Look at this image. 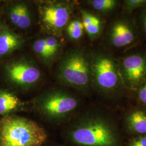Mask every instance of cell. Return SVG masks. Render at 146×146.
<instances>
[{
	"mask_svg": "<svg viewBox=\"0 0 146 146\" xmlns=\"http://www.w3.org/2000/svg\"><path fill=\"white\" fill-rule=\"evenodd\" d=\"M56 76L59 82L84 91L93 85L92 55L80 48L64 53L58 63Z\"/></svg>",
	"mask_w": 146,
	"mask_h": 146,
	"instance_id": "cell-1",
	"label": "cell"
},
{
	"mask_svg": "<svg viewBox=\"0 0 146 146\" xmlns=\"http://www.w3.org/2000/svg\"><path fill=\"white\" fill-rule=\"evenodd\" d=\"M46 131L25 117L7 115L0 121V146H42Z\"/></svg>",
	"mask_w": 146,
	"mask_h": 146,
	"instance_id": "cell-2",
	"label": "cell"
},
{
	"mask_svg": "<svg viewBox=\"0 0 146 146\" xmlns=\"http://www.w3.org/2000/svg\"><path fill=\"white\" fill-rule=\"evenodd\" d=\"M93 85L104 92L115 91L122 83L119 64L110 54L98 52L92 55Z\"/></svg>",
	"mask_w": 146,
	"mask_h": 146,
	"instance_id": "cell-3",
	"label": "cell"
},
{
	"mask_svg": "<svg viewBox=\"0 0 146 146\" xmlns=\"http://www.w3.org/2000/svg\"><path fill=\"white\" fill-rule=\"evenodd\" d=\"M3 72L9 84L22 90L33 88L39 83L42 77V72L36 63L24 57L7 62Z\"/></svg>",
	"mask_w": 146,
	"mask_h": 146,
	"instance_id": "cell-4",
	"label": "cell"
},
{
	"mask_svg": "<svg viewBox=\"0 0 146 146\" xmlns=\"http://www.w3.org/2000/svg\"><path fill=\"white\" fill-rule=\"evenodd\" d=\"M73 139L84 146H113L116 141L108 123L100 118L89 119L78 127L73 131Z\"/></svg>",
	"mask_w": 146,
	"mask_h": 146,
	"instance_id": "cell-5",
	"label": "cell"
},
{
	"mask_svg": "<svg viewBox=\"0 0 146 146\" xmlns=\"http://www.w3.org/2000/svg\"><path fill=\"white\" fill-rule=\"evenodd\" d=\"M41 24L44 29L53 36H60L72 13L68 2L44 1L38 5Z\"/></svg>",
	"mask_w": 146,
	"mask_h": 146,
	"instance_id": "cell-6",
	"label": "cell"
},
{
	"mask_svg": "<svg viewBox=\"0 0 146 146\" xmlns=\"http://www.w3.org/2000/svg\"><path fill=\"white\" fill-rule=\"evenodd\" d=\"M40 111L50 118H60L72 112L78 101L72 95L62 90H54L46 93L38 100Z\"/></svg>",
	"mask_w": 146,
	"mask_h": 146,
	"instance_id": "cell-7",
	"label": "cell"
},
{
	"mask_svg": "<svg viewBox=\"0 0 146 146\" xmlns=\"http://www.w3.org/2000/svg\"><path fill=\"white\" fill-rule=\"evenodd\" d=\"M122 83L129 88H140L146 82V55L134 54L124 58L119 65Z\"/></svg>",
	"mask_w": 146,
	"mask_h": 146,
	"instance_id": "cell-8",
	"label": "cell"
},
{
	"mask_svg": "<svg viewBox=\"0 0 146 146\" xmlns=\"http://www.w3.org/2000/svg\"><path fill=\"white\" fill-rule=\"evenodd\" d=\"M136 33L131 23L125 19L115 21L108 32V41L115 48H124L132 44L135 41Z\"/></svg>",
	"mask_w": 146,
	"mask_h": 146,
	"instance_id": "cell-9",
	"label": "cell"
},
{
	"mask_svg": "<svg viewBox=\"0 0 146 146\" xmlns=\"http://www.w3.org/2000/svg\"><path fill=\"white\" fill-rule=\"evenodd\" d=\"M25 40L8 28H0V57L7 56L20 49Z\"/></svg>",
	"mask_w": 146,
	"mask_h": 146,
	"instance_id": "cell-10",
	"label": "cell"
},
{
	"mask_svg": "<svg viewBox=\"0 0 146 146\" xmlns=\"http://www.w3.org/2000/svg\"><path fill=\"white\" fill-rule=\"evenodd\" d=\"M21 101L10 91L0 89V115H7L19 108Z\"/></svg>",
	"mask_w": 146,
	"mask_h": 146,
	"instance_id": "cell-11",
	"label": "cell"
},
{
	"mask_svg": "<svg viewBox=\"0 0 146 146\" xmlns=\"http://www.w3.org/2000/svg\"><path fill=\"white\" fill-rule=\"evenodd\" d=\"M82 19L84 29L88 36L95 38L99 35L102 29V22L99 18L87 11H82Z\"/></svg>",
	"mask_w": 146,
	"mask_h": 146,
	"instance_id": "cell-12",
	"label": "cell"
},
{
	"mask_svg": "<svg viewBox=\"0 0 146 146\" xmlns=\"http://www.w3.org/2000/svg\"><path fill=\"white\" fill-rule=\"evenodd\" d=\"M129 128L133 131L139 134L146 133V113L142 110L132 111L127 118Z\"/></svg>",
	"mask_w": 146,
	"mask_h": 146,
	"instance_id": "cell-13",
	"label": "cell"
},
{
	"mask_svg": "<svg viewBox=\"0 0 146 146\" xmlns=\"http://www.w3.org/2000/svg\"><path fill=\"white\" fill-rule=\"evenodd\" d=\"M31 12L24 2H19V14L16 26L21 29H26L31 25Z\"/></svg>",
	"mask_w": 146,
	"mask_h": 146,
	"instance_id": "cell-14",
	"label": "cell"
},
{
	"mask_svg": "<svg viewBox=\"0 0 146 146\" xmlns=\"http://www.w3.org/2000/svg\"><path fill=\"white\" fill-rule=\"evenodd\" d=\"M33 49L43 62L49 64L52 61L53 58L47 48L44 38L36 40L33 45Z\"/></svg>",
	"mask_w": 146,
	"mask_h": 146,
	"instance_id": "cell-15",
	"label": "cell"
},
{
	"mask_svg": "<svg viewBox=\"0 0 146 146\" xmlns=\"http://www.w3.org/2000/svg\"><path fill=\"white\" fill-rule=\"evenodd\" d=\"M119 1L115 0H93L89 1L92 8L95 11L107 13L113 11L118 5Z\"/></svg>",
	"mask_w": 146,
	"mask_h": 146,
	"instance_id": "cell-16",
	"label": "cell"
},
{
	"mask_svg": "<svg viewBox=\"0 0 146 146\" xmlns=\"http://www.w3.org/2000/svg\"><path fill=\"white\" fill-rule=\"evenodd\" d=\"M84 30L83 23L78 20L70 22L67 27L68 36L74 40H78L82 36Z\"/></svg>",
	"mask_w": 146,
	"mask_h": 146,
	"instance_id": "cell-17",
	"label": "cell"
},
{
	"mask_svg": "<svg viewBox=\"0 0 146 146\" xmlns=\"http://www.w3.org/2000/svg\"><path fill=\"white\" fill-rule=\"evenodd\" d=\"M44 38L47 48L52 58H55L60 50L61 44L56 37L49 36Z\"/></svg>",
	"mask_w": 146,
	"mask_h": 146,
	"instance_id": "cell-18",
	"label": "cell"
},
{
	"mask_svg": "<svg viewBox=\"0 0 146 146\" xmlns=\"http://www.w3.org/2000/svg\"><path fill=\"white\" fill-rule=\"evenodd\" d=\"M145 5L146 0H127L124 2V8L127 11H133Z\"/></svg>",
	"mask_w": 146,
	"mask_h": 146,
	"instance_id": "cell-19",
	"label": "cell"
},
{
	"mask_svg": "<svg viewBox=\"0 0 146 146\" xmlns=\"http://www.w3.org/2000/svg\"><path fill=\"white\" fill-rule=\"evenodd\" d=\"M138 95L141 102L146 104V82L139 88Z\"/></svg>",
	"mask_w": 146,
	"mask_h": 146,
	"instance_id": "cell-20",
	"label": "cell"
},
{
	"mask_svg": "<svg viewBox=\"0 0 146 146\" xmlns=\"http://www.w3.org/2000/svg\"><path fill=\"white\" fill-rule=\"evenodd\" d=\"M131 146H146V136L135 139L131 143Z\"/></svg>",
	"mask_w": 146,
	"mask_h": 146,
	"instance_id": "cell-21",
	"label": "cell"
},
{
	"mask_svg": "<svg viewBox=\"0 0 146 146\" xmlns=\"http://www.w3.org/2000/svg\"><path fill=\"white\" fill-rule=\"evenodd\" d=\"M142 26L143 31L146 34V8L144 11H143V14H142Z\"/></svg>",
	"mask_w": 146,
	"mask_h": 146,
	"instance_id": "cell-22",
	"label": "cell"
}]
</instances>
